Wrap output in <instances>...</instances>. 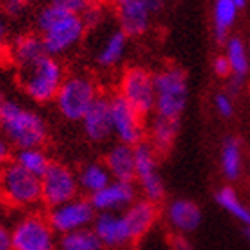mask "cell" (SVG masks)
I'll return each mask as SVG.
<instances>
[{
	"instance_id": "obj_28",
	"label": "cell",
	"mask_w": 250,
	"mask_h": 250,
	"mask_svg": "<svg viewBox=\"0 0 250 250\" xmlns=\"http://www.w3.org/2000/svg\"><path fill=\"white\" fill-rule=\"evenodd\" d=\"M13 161L20 168H23L25 172L42 177L43 173L47 172L48 167L52 165V159L47 154V150L43 146H31V148H20L15 152Z\"/></svg>"
},
{
	"instance_id": "obj_10",
	"label": "cell",
	"mask_w": 250,
	"mask_h": 250,
	"mask_svg": "<svg viewBox=\"0 0 250 250\" xmlns=\"http://www.w3.org/2000/svg\"><path fill=\"white\" fill-rule=\"evenodd\" d=\"M50 227L58 236L70 234L75 230L88 229L93 225V220L97 216V211L93 209L88 197H75L64 204L48 208V213L45 214Z\"/></svg>"
},
{
	"instance_id": "obj_11",
	"label": "cell",
	"mask_w": 250,
	"mask_h": 250,
	"mask_svg": "<svg viewBox=\"0 0 250 250\" xmlns=\"http://www.w3.org/2000/svg\"><path fill=\"white\" fill-rule=\"evenodd\" d=\"M165 7V0H129L116 5L118 29L127 38L145 36L150 31L152 21Z\"/></svg>"
},
{
	"instance_id": "obj_4",
	"label": "cell",
	"mask_w": 250,
	"mask_h": 250,
	"mask_svg": "<svg viewBox=\"0 0 250 250\" xmlns=\"http://www.w3.org/2000/svg\"><path fill=\"white\" fill-rule=\"evenodd\" d=\"M66 77V70L58 58L45 54L36 62L27 68L18 70V83L23 93L36 104L54 102L62 81Z\"/></svg>"
},
{
	"instance_id": "obj_35",
	"label": "cell",
	"mask_w": 250,
	"mask_h": 250,
	"mask_svg": "<svg viewBox=\"0 0 250 250\" xmlns=\"http://www.w3.org/2000/svg\"><path fill=\"white\" fill-rule=\"evenodd\" d=\"M11 161V145L0 132V170Z\"/></svg>"
},
{
	"instance_id": "obj_5",
	"label": "cell",
	"mask_w": 250,
	"mask_h": 250,
	"mask_svg": "<svg viewBox=\"0 0 250 250\" xmlns=\"http://www.w3.org/2000/svg\"><path fill=\"white\" fill-rule=\"evenodd\" d=\"M0 195L5 208L29 213L36 211L42 200V181L25 172L15 161H9L0 170Z\"/></svg>"
},
{
	"instance_id": "obj_44",
	"label": "cell",
	"mask_w": 250,
	"mask_h": 250,
	"mask_svg": "<svg viewBox=\"0 0 250 250\" xmlns=\"http://www.w3.org/2000/svg\"><path fill=\"white\" fill-rule=\"evenodd\" d=\"M249 59H250V45H249Z\"/></svg>"
},
{
	"instance_id": "obj_3",
	"label": "cell",
	"mask_w": 250,
	"mask_h": 250,
	"mask_svg": "<svg viewBox=\"0 0 250 250\" xmlns=\"http://www.w3.org/2000/svg\"><path fill=\"white\" fill-rule=\"evenodd\" d=\"M154 113L152 115L181 120L189 99L188 75L177 64H167L154 72Z\"/></svg>"
},
{
	"instance_id": "obj_12",
	"label": "cell",
	"mask_w": 250,
	"mask_h": 250,
	"mask_svg": "<svg viewBox=\"0 0 250 250\" xmlns=\"http://www.w3.org/2000/svg\"><path fill=\"white\" fill-rule=\"evenodd\" d=\"M42 200L47 208H54L79 197L77 172L64 163H54L42 177Z\"/></svg>"
},
{
	"instance_id": "obj_17",
	"label": "cell",
	"mask_w": 250,
	"mask_h": 250,
	"mask_svg": "<svg viewBox=\"0 0 250 250\" xmlns=\"http://www.w3.org/2000/svg\"><path fill=\"white\" fill-rule=\"evenodd\" d=\"M165 220L175 234L186 236L202 224V211L200 206L189 198H173L165 208Z\"/></svg>"
},
{
	"instance_id": "obj_7",
	"label": "cell",
	"mask_w": 250,
	"mask_h": 250,
	"mask_svg": "<svg viewBox=\"0 0 250 250\" xmlns=\"http://www.w3.org/2000/svg\"><path fill=\"white\" fill-rule=\"evenodd\" d=\"M13 250H59V236L45 214L38 211L20 213L9 227Z\"/></svg>"
},
{
	"instance_id": "obj_46",
	"label": "cell",
	"mask_w": 250,
	"mask_h": 250,
	"mask_svg": "<svg viewBox=\"0 0 250 250\" xmlns=\"http://www.w3.org/2000/svg\"><path fill=\"white\" fill-rule=\"evenodd\" d=\"M249 159H250V156H249Z\"/></svg>"
},
{
	"instance_id": "obj_24",
	"label": "cell",
	"mask_w": 250,
	"mask_h": 250,
	"mask_svg": "<svg viewBox=\"0 0 250 250\" xmlns=\"http://www.w3.org/2000/svg\"><path fill=\"white\" fill-rule=\"evenodd\" d=\"M240 7L232 0H214L211 16H213V36L218 43L224 45L232 34V27L236 25Z\"/></svg>"
},
{
	"instance_id": "obj_37",
	"label": "cell",
	"mask_w": 250,
	"mask_h": 250,
	"mask_svg": "<svg viewBox=\"0 0 250 250\" xmlns=\"http://www.w3.org/2000/svg\"><path fill=\"white\" fill-rule=\"evenodd\" d=\"M0 250H13L11 249V232L9 227L0 224Z\"/></svg>"
},
{
	"instance_id": "obj_19",
	"label": "cell",
	"mask_w": 250,
	"mask_h": 250,
	"mask_svg": "<svg viewBox=\"0 0 250 250\" xmlns=\"http://www.w3.org/2000/svg\"><path fill=\"white\" fill-rule=\"evenodd\" d=\"M179 134V120H170V118H163V116L150 115L146 122L145 138L148 145L157 152V156L168 154L175 145Z\"/></svg>"
},
{
	"instance_id": "obj_9",
	"label": "cell",
	"mask_w": 250,
	"mask_h": 250,
	"mask_svg": "<svg viewBox=\"0 0 250 250\" xmlns=\"http://www.w3.org/2000/svg\"><path fill=\"white\" fill-rule=\"evenodd\" d=\"M134 184L141 198L159 204L165 198V183L159 173V156L148 143L134 146Z\"/></svg>"
},
{
	"instance_id": "obj_6",
	"label": "cell",
	"mask_w": 250,
	"mask_h": 250,
	"mask_svg": "<svg viewBox=\"0 0 250 250\" xmlns=\"http://www.w3.org/2000/svg\"><path fill=\"white\" fill-rule=\"evenodd\" d=\"M100 97L99 84L89 73H70L64 77L54 104L59 115L68 122H81L86 111Z\"/></svg>"
},
{
	"instance_id": "obj_38",
	"label": "cell",
	"mask_w": 250,
	"mask_h": 250,
	"mask_svg": "<svg viewBox=\"0 0 250 250\" xmlns=\"http://www.w3.org/2000/svg\"><path fill=\"white\" fill-rule=\"evenodd\" d=\"M172 250H191V245L188 243V240L184 238V236L175 234L173 243H172Z\"/></svg>"
},
{
	"instance_id": "obj_26",
	"label": "cell",
	"mask_w": 250,
	"mask_h": 250,
	"mask_svg": "<svg viewBox=\"0 0 250 250\" xmlns=\"http://www.w3.org/2000/svg\"><path fill=\"white\" fill-rule=\"evenodd\" d=\"M224 56L229 62L230 77L243 81L250 72L249 45L240 36H230L224 43Z\"/></svg>"
},
{
	"instance_id": "obj_45",
	"label": "cell",
	"mask_w": 250,
	"mask_h": 250,
	"mask_svg": "<svg viewBox=\"0 0 250 250\" xmlns=\"http://www.w3.org/2000/svg\"><path fill=\"white\" fill-rule=\"evenodd\" d=\"M59 250H68V249H59Z\"/></svg>"
},
{
	"instance_id": "obj_25",
	"label": "cell",
	"mask_w": 250,
	"mask_h": 250,
	"mask_svg": "<svg viewBox=\"0 0 250 250\" xmlns=\"http://www.w3.org/2000/svg\"><path fill=\"white\" fill-rule=\"evenodd\" d=\"M77 172V183L79 189L86 195V197H91L97 191H100L102 188H105L107 184L113 181L107 172V168L102 161H88L81 165Z\"/></svg>"
},
{
	"instance_id": "obj_36",
	"label": "cell",
	"mask_w": 250,
	"mask_h": 250,
	"mask_svg": "<svg viewBox=\"0 0 250 250\" xmlns=\"http://www.w3.org/2000/svg\"><path fill=\"white\" fill-rule=\"evenodd\" d=\"M7 32H9V16L5 15V11L2 9V5H0V43H2V45L5 43Z\"/></svg>"
},
{
	"instance_id": "obj_33",
	"label": "cell",
	"mask_w": 250,
	"mask_h": 250,
	"mask_svg": "<svg viewBox=\"0 0 250 250\" xmlns=\"http://www.w3.org/2000/svg\"><path fill=\"white\" fill-rule=\"evenodd\" d=\"M29 0H2V9L9 18H18L25 13Z\"/></svg>"
},
{
	"instance_id": "obj_22",
	"label": "cell",
	"mask_w": 250,
	"mask_h": 250,
	"mask_svg": "<svg viewBox=\"0 0 250 250\" xmlns=\"http://www.w3.org/2000/svg\"><path fill=\"white\" fill-rule=\"evenodd\" d=\"M45 47H43L42 38L38 36V32H23L20 36L13 40L9 47V58L16 70L27 68L29 64L36 62L40 58L45 56Z\"/></svg>"
},
{
	"instance_id": "obj_43",
	"label": "cell",
	"mask_w": 250,
	"mask_h": 250,
	"mask_svg": "<svg viewBox=\"0 0 250 250\" xmlns=\"http://www.w3.org/2000/svg\"><path fill=\"white\" fill-rule=\"evenodd\" d=\"M247 240H249V243H250V227H247Z\"/></svg>"
},
{
	"instance_id": "obj_32",
	"label": "cell",
	"mask_w": 250,
	"mask_h": 250,
	"mask_svg": "<svg viewBox=\"0 0 250 250\" xmlns=\"http://www.w3.org/2000/svg\"><path fill=\"white\" fill-rule=\"evenodd\" d=\"M91 0H48V4H52L54 7L64 11V13H72V15H83L84 9L89 5Z\"/></svg>"
},
{
	"instance_id": "obj_2",
	"label": "cell",
	"mask_w": 250,
	"mask_h": 250,
	"mask_svg": "<svg viewBox=\"0 0 250 250\" xmlns=\"http://www.w3.org/2000/svg\"><path fill=\"white\" fill-rule=\"evenodd\" d=\"M0 132L16 150L43 146L48 140V124L29 105L16 100H4Z\"/></svg>"
},
{
	"instance_id": "obj_27",
	"label": "cell",
	"mask_w": 250,
	"mask_h": 250,
	"mask_svg": "<svg viewBox=\"0 0 250 250\" xmlns=\"http://www.w3.org/2000/svg\"><path fill=\"white\" fill-rule=\"evenodd\" d=\"M214 200L225 213H229L236 222L250 227V206H247L232 186H222L214 195Z\"/></svg>"
},
{
	"instance_id": "obj_14",
	"label": "cell",
	"mask_w": 250,
	"mask_h": 250,
	"mask_svg": "<svg viewBox=\"0 0 250 250\" xmlns=\"http://www.w3.org/2000/svg\"><path fill=\"white\" fill-rule=\"evenodd\" d=\"M91 229L104 250H124L134 243L124 213H97Z\"/></svg>"
},
{
	"instance_id": "obj_40",
	"label": "cell",
	"mask_w": 250,
	"mask_h": 250,
	"mask_svg": "<svg viewBox=\"0 0 250 250\" xmlns=\"http://www.w3.org/2000/svg\"><path fill=\"white\" fill-rule=\"evenodd\" d=\"M232 2H234V4L238 5L240 9H243V7L247 5V2H249V0H232Z\"/></svg>"
},
{
	"instance_id": "obj_23",
	"label": "cell",
	"mask_w": 250,
	"mask_h": 250,
	"mask_svg": "<svg viewBox=\"0 0 250 250\" xmlns=\"http://www.w3.org/2000/svg\"><path fill=\"white\" fill-rule=\"evenodd\" d=\"M243 146L234 136H229L222 141L220 146V172L225 181L234 183L243 173Z\"/></svg>"
},
{
	"instance_id": "obj_16",
	"label": "cell",
	"mask_w": 250,
	"mask_h": 250,
	"mask_svg": "<svg viewBox=\"0 0 250 250\" xmlns=\"http://www.w3.org/2000/svg\"><path fill=\"white\" fill-rule=\"evenodd\" d=\"M81 125H83V132L89 143L105 145L113 138L109 116V97L100 95L99 99L93 102V105L86 111V115L81 120Z\"/></svg>"
},
{
	"instance_id": "obj_1",
	"label": "cell",
	"mask_w": 250,
	"mask_h": 250,
	"mask_svg": "<svg viewBox=\"0 0 250 250\" xmlns=\"http://www.w3.org/2000/svg\"><path fill=\"white\" fill-rule=\"evenodd\" d=\"M34 21L45 52L58 59L75 50L84 42L88 32L81 16L64 13L48 2L40 7Z\"/></svg>"
},
{
	"instance_id": "obj_18",
	"label": "cell",
	"mask_w": 250,
	"mask_h": 250,
	"mask_svg": "<svg viewBox=\"0 0 250 250\" xmlns=\"http://www.w3.org/2000/svg\"><path fill=\"white\" fill-rule=\"evenodd\" d=\"M127 220V225L130 229V234L134 241L143 240L156 225L159 218V208L157 204L146 200V198H138L134 204H130L129 208L122 211Z\"/></svg>"
},
{
	"instance_id": "obj_8",
	"label": "cell",
	"mask_w": 250,
	"mask_h": 250,
	"mask_svg": "<svg viewBox=\"0 0 250 250\" xmlns=\"http://www.w3.org/2000/svg\"><path fill=\"white\" fill-rule=\"evenodd\" d=\"M118 97L124 99L134 111H138L143 118L154 113V73L145 66L132 64L122 70L118 77Z\"/></svg>"
},
{
	"instance_id": "obj_13",
	"label": "cell",
	"mask_w": 250,
	"mask_h": 250,
	"mask_svg": "<svg viewBox=\"0 0 250 250\" xmlns=\"http://www.w3.org/2000/svg\"><path fill=\"white\" fill-rule=\"evenodd\" d=\"M109 116L113 138L125 145L136 146L145 141L146 118L134 111L118 95L109 97Z\"/></svg>"
},
{
	"instance_id": "obj_42",
	"label": "cell",
	"mask_w": 250,
	"mask_h": 250,
	"mask_svg": "<svg viewBox=\"0 0 250 250\" xmlns=\"http://www.w3.org/2000/svg\"><path fill=\"white\" fill-rule=\"evenodd\" d=\"M2 56H4V45L0 43V59H2Z\"/></svg>"
},
{
	"instance_id": "obj_41",
	"label": "cell",
	"mask_w": 250,
	"mask_h": 250,
	"mask_svg": "<svg viewBox=\"0 0 250 250\" xmlns=\"http://www.w3.org/2000/svg\"><path fill=\"white\" fill-rule=\"evenodd\" d=\"M2 105H4V100L0 97V125H2Z\"/></svg>"
},
{
	"instance_id": "obj_20",
	"label": "cell",
	"mask_w": 250,
	"mask_h": 250,
	"mask_svg": "<svg viewBox=\"0 0 250 250\" xmlns=\"http://www.w3.org/2000/svg\"><path fill=\"white\" fill-rule=\"evenodd\" d=\"M115 181H130L134 183V146L116 141L107 146L102 161Z\"/></svg>"
},
{
	"instance_id": "obj_29",
	"label": "cell",
	"mask_w": 250,
	"mask_h": 250,
	"mask_svg": "<svg viewBox=\"0 0 250 250\" xmlns=\"http://www.w3.org/2000/svg\"><path fill=\"white\" fill-rule=\"evenodd\" d=\"M59 249H68V250H104L102 243L97 238L95 230L91 227L88 229H81L70 234L61 236L59 240Z\"/></svg>"
},
{
	"instance_id": "obj_31",
	"label": "cell",
	"mask_w": 250,
	"mask_h": 250,
	"mask_svg": "<svg viewBox=\"0 0 250 250\" xmlns=\"http://www.w3.org/2000/svg\"><path fill=\"white\" fill-rule=\"evenodd\" d=\"M214 109L222 118H230L234 115V100H232V95L227 93V91H222V93L214 95Z\"/></svg>"
},
{
	"instance_id": "obj_39",
	"label": "cell",
	"mask_w": 250,
	"mask_h": 250,
	"mask_svg": "<svg viewBox=\"0 0 250 250\" xmlns=\"http://www.w3.org/2000/svg\"><path fill=\"white\" fill-rule=\"evenodd\" d=\"M4 213H5V204H4V198H2V195H0V220H2Z\"/></svg>"
},
{
	"instance_id": "obj_30",
	"label": "cell",
	"mask_w": 250,
	"mask_h": 250,
	"mask_svg": "<svg viewBox=\"0 0 250 250\" xmlns=\"http://www.w3.org/2000/svg\"><path fill=\"white\" fill-rule=\"evenodd\" d=\"M105 16H107V11H105L104 4L99 2V0H91L89 5L84 9V13L81 15L84 25L88 31H93L97 27H102V23L105 21Z\"/></svg>"
},
{
	"instance_id": "obj_34",
	"label": "cell",
	"mask_w": 250,
	"mask_h": 250,
	"mask_svg": "<svg viewBox=\"0 0 250 250\" xmlns=\"http://www.w3.org/2000/svg\"><path fill=\"white\" fill-rule=\"evenodd\" d=\"M213 72L216 77L220 79H229L230 77V68H229V62L225 59L224 54H220L216 58L213 59Z\"/></svg>"
},
{
	"instance_id": "obj_21",
	"label": "cell",
	"mask_w": 250,
	"mask_h": 250,
	"mask_svg": "<svg viewBox=\"0 0 250 250\" xmlns=\"http://www.w3.org/2000/svg\"><path fill=\"white\" fill-rule=\"evenodd\" d=\"M129 40L120 31V29H113L104 36L100 43L99 50L95 52V62L97 66L102 70H113V68L120 66L124 62L127 50H129Z\"/></svg>"
},
{
	"instance_id": "obj_15",
	"label": "cell",
	"mask_w": 250,
	"mask_h": 250,
	"mask_svg": "<svg viewBox=\"0 0 250 250\" xmlns=\"http://www.w3.org/2000/svg\"><path fill=\"white\" fill-rule=\"evenodd\" d=\"M138 188L130 181H111L100 191L91 195L89 202L97 213H122L138 200Z\"/></svg>"
}]
</instances>
